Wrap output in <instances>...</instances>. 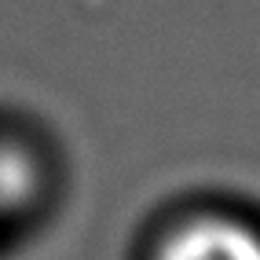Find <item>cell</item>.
<instances>
[{
  "label": "cell",
  "instance_id": "obj_1",
  "mask_svg": "<svg viewBox=\"0 0 260 260\" xmlns=\"http://www.w3.org/2000/svg\"><path fill=\"white\" fill-rule=\"evenodd\" d=\"M147 260H260V223L228 209L183 213L165 223Z\"/></svg>",
  "mask_w": 260,
  "mask_h": 260
}]
</instances>
